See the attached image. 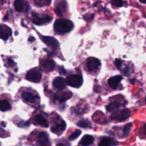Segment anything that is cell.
Returning <instances> with one entry per match:
<instances>
[{"label": "cell", "instance_id": "8", "mask_svg": "<svg viewBox=\"0 0 146 146\" xmlns=\"http://www.w3.org/2000/svg\"><path fill=\"white\" fill-rule=\"evenodd\" d=\"M42 39L46 44L52 48L54 50H56L59 46V42L58 40L52 36H43Z\"/></svg>", "mask_w": 146, "mask_h": 146}, {"label": "cell", "instance_id": "10", "mask_svg": "<svg viewBox=\"0 0 146 146\" xmlns=\"http://www.w3.org/2000/svg\"><path fill=\"white\" fill-rule=\"evenodd\" d=\"M67 82L66 80H65L62 77H56L55 78L52 82L53 86L59 90H62L64 89L66 87Z\"/></svg>", "mask_w": 146, "mask_h": 146}, {"label": "cell", "instance_id": "3", "mask_svg": "<svg viewBox=\"0 0 146 146\" xmlns=\"http://www.w3.org/2000/svg\"><path fill=\"white\" fill-rule=\"evenodd\" d=\"M26 78L27 80L30 82L39 83L42 79V73L38 68H34L28 71Z\"/></svg>", "mask_w": 146, "mask_h": 146}, {"label": "cell", "instance_id": "30", "mask_svg": "<svg viewBox=\"0 0 146 146\" xmlns=\"http://www.w3.org/2000/svg\"><path fill=\"white\" fill-rule=\"evenodd\" d=\"M58 71H59V72L60 74L64 75V74H66V71L65 70L64 67H62V66H59L58 67Z\"/></svg>", "mask_w": 146, "mask_h": 146}, {"label": "cell", "instance_id": "29", "mask_svg": "<svg viewBox=\"0 0 146 146\" xmlns=\"http://www.w3.org/2000/svg\"><path fill=\"white\" fill-rule=\"evenodd\" d=\"M121 63L122 61L119 59H115V60L113 62V63L115 64V66L117 68H120V67L121 66Z\"/></svg>", "mask_w": 146, "mask_h": 146}, {"label": "cell", "instance_id": "6", "mask_svg": "<svg viewBox=\"0 0 146 146\" xmlns=\"http://www.w3.org/2000/svg\"><path fill=\"white\" fill-rule=\"evenodd\" d=\"M14 6L15 10L19 12H26L30 9L29 3L26 1H15L14 2Z\"/></svg>", "mask_w": 146, "mask_h": 146}, {"label": "cell", "instance_id": "33", "mask_svg": "<svg viewBox=\"0 0 146 146\" xmlns=\"http://www.w3.org/2000/svg\"><path fill=\"white\" fill-rule=\"evenodd\" d=\"M100 91V87L99 86H95L94 87V91L96 92H99Z\"/></svg>", "mask_w": 146, "mask_h": 146}, {"label": "cell", "instance_id": "36", "mask_svg": "<svg viewBox=\"0 0 146 146\" xmlns=\"http://www.w3.org/2000/svg\"><path fill=\"white\" fill-rule=\"evenodd\" d=\"M140 1V2H141V3H146V1H141V0H140L139 1Z\"/></svg>", "mask_w": 146, "mask_h": 146}, {"label": "cell", "instance_id": "31", "mask_svg": "<svg viewBox=\"0 0 146 146\" xmlns=\"http://www.w3.org/2000/svg\"><path fill=\"white\" fill-rule=\"evenodd\" d=\"M7 64L10 67H13L15 64L14 62L11 58H7Z\"/></svg>", "mask_w": 146, "mask_h": 146}, {"label": "cell", "instance_id": "27", "mask_svg": "<svg viewBox=\"0 0 146 146\" xmlns=\"http://www.w3.org/2000/svg\"><path fill=\"white\" fill-rule=\"evenodd\" d=\"M94 14H86V15H84L83 16L84 19L86 21H87V22H90V21H91V20H92L93 18H94Z\"/></svg>", "mask_w": 146, "mask_h": 146}, {"label": "cell", "instance_id": "1", "mask_svg": "<svg viewBox=\"0 0 146 146\" xmlns=\"http://www.w3.org/2000/svg\"><path fill=\"white\" fill-rule=\"evenodd\" d=\"M74 28V23L70 20L59 18L55 21L54 29L55 32L59 35L67 34L71 31Z\"/></svg>", "mask_w": 146, "mask_h": 146}, {"label": "cell", "instance_id": "23", "mask_svg": "<svg viewBox=\"0 0 146 146\" xmlns=\"http://www.w3.org/2000/svg\"><path fill=\"white\" fill-rule=\"evenodd\" d=\"M77 125L81 128H86L90 125V123L87 119H82L77 123Z\"/></svg>", "mask_w": 146, "mask_h": 146}, {"label": "cell", "instance_id": "7", "mask_svg": "<svg viewBox=\"0 0 146 146\" xmlns=\"http://www.w3.org/2000/svg\"><path fill=\"white\" fill-rule=\"evenodd\" d=\"M101 65L100 61L94 57H91L87 59L86 62V66L88 71H94L98 69Z\"/></svg>", "mask_w": 146, "mask_h": 146}, {"label": "cell", "instance_id": "17", "mask_svg": "<svg viewBox=\"0 0 146 146\" xmlns=\"http://www.w3.org/2000/svg\"><path fill=\"white\" fill-rule=\"evenodd\" d=\"M94 140V138L92 136L90 135H86L82 138L80 141V144L83 146H88L92 144Z\"/></svg>", "mask_w": 146, "mask_h": 146}, {"label": "cell", "instance_id": "25", "mask_svg": "<svg viewBox=\"0 0 146 146\" xmlns=\"http://www.w3.org/2000/svg\"><path fill=\"white\" fill-rule=\"evenodd\" d=\"M132 126V124L131 123H129L124 126L123 128V135L124 136H127L129 135L131 130Z\"/></svg>", "mask_w": 146, "mask_h": 146}, {"label": "cell", "instance_id": "5", "mask_svg": "<svg viewBox=\"0 0 146 146\" xmlns=\"http://www.w3.org/2000/svg\"><path fill=\"white\" fill-rule=\"evenodd\" d=\"M131 115V111L128 109L125 108L121 110L120 112H117L111 115V118L112 119L117 120L119 121H124L127 119Z\"/></svg>", "mask_w": 146, "mask_h": 146}, {"label": "cell", "instance_id": "26", "mask_svg": "<svg viewBox=\"0 0 146 146\" xmlns=\"http://www.w3.org/2000/svg\"><path fill=\"white\" fill-rule=\"evenodd\" d=\"M82 131L80 129H76L75 130V131L74 132H73L68 137V139L71 140H74L76 138H77L78 137H79L80 136V135L81 134Z\"/></svg>", "mask_w": 146, "mask_h": 146}, {"label": "cell", "instance_id": "15", "mask_svg": "<svg viewBox=\"0 0 146 146\" xmlns=\"http://www.w3.org/2000/svg\"><path fill=\"white\" fill-rule=\"evenodd\" d=\"M66 2L61 1L58 3V4H56L55 7L54 9V11L56 14L57 15L62 17L64 11L66 10Z\"/></svg>", "mask_w": 146, "mask_h": 146}, {"label": "cell", "instance_id": "11", "mask_svg": "<svg viewBox=\"0 0 146 146\" xmlns=\"http://www.w3.org/2000/svg\"><path fill=\"white\" fill-rule=\"evenodd\" d=\"M123 79V77L121 75H115L112 76L108 80V86L112 89L116 90L121 80Z\"/></svg>", "mask_w": 146, "mask_h": 146}, {"label": "cell", "instance_id": "37", "mask_svg": "<svg viewBox=\"0 0 146 146\" xmlns=\"http://www.w3.org/2000/svg\"><path fill=\"white\" fill-rule=\"evenodd\" d=\"M7 16H8V15H7V14H6V17H4V20H7Z\"/></svg>", "mask_w": 146, "mask_h": 146}, {"label": "cell", "instance_id": "24", "mask_svg": "<svg viewBox=\"0 0 146 146\" xmlns=\"http://www.w3.org/2000/svg\"><path fill=\"white\" fill-rule=\"evenodd\" d=\"M34 3L38 6H48L51 1L48 0H36L34 1Z\"/></svg>", "mask_w": 146, "mask_h": 146}, {"label": "cell", "instance_id": "22", "mask_svg": "<svg viewBox=\"0 0 146 146\" xmlns=\"http://www.w3.org/2000/svg\"><path fill=\"white\" fill-rule=\"evenodd\" d=\"M112 142V139L109 137H104L100 142L98 146H110Z\"/></svg>", "mask_w": 146, "mask_h": 146}, {"label": "cell", "instance_id": "20", "mask_svg": "<svg viewBox=\"0 0 146 146\" xmlns=\"http://www.w3.org/2000/svg\"><path fill=\"white\" fill-rule=\"evenodd\" d=\"M120 107V104L117 102H113L106 106V110L108 112H113L116 111Z\"/></svg>", "mask_w": 146, "mask_h": 146}, {"label": "cell", "instance_id": "21", "mask_svg": "<svg viewBox=\"0 0 146 146\" xmlns=\"http://www.w3.org/2000/svg\"><path fill=\"white\" fill-rule=\"evenodd\" d=\"M10 103L6 100H2L0 102V110L2 111H6L11 110Z\"/></svg>", "mask_w": 146, "mask_h": 146}, {"label": "cell", "instance_id": "16", "mask_svg": "<svg viewBox=\"0 0 146 146\" xmlns=\"http://www.w3.org/2000/svg\"><path fill=\"white\" fill-rule=\"evenodd\" d=\"M42 66L43 68L47 71H52L54 70L55 67V62L51 59L44 60L43 62Z\"/></svg>", "mask_w": 146, "mask_h": 146}, {"label": "cell", "instance_id": "4", "mask_svg": "<svg viewBox=\"0 0 146 146\" xmlns=\"http://www.w3.org/2000/svg\"><path fill=\"white\" fill-rule=\"evenodd\" d=\"M68 85L74 88H79L83 84V78L79 75L73 74L68 76L66 79Z\"/></svg>", "mask_w": 146, "mask_h": 146}, {"label": "cell", "instance_id": "9", "mask_svg": "<svg viewBox=\"0 0 146 146\" xmlns=\"http://www.w3.org/2000/svg\"><path fill=\"white\" fill-rule=\"evenodd\" d=\"M72 93L70 91L58 92L54 96V100H58L60 103L66 102L72 97Z\"/></svg>", "mask_w": 146, "mask_h": 146}, {"label": "cell", "instance_id": "14", "mask_svg": "<svg viewBox=\"0 0 146 146\" xmlns=\"http://www.w3.org/2000/svg\"><path fill=\"white\" fill-rule=\"evenodd\" d=\"M11 35V29L6 25H1L0 30V36L1 38L6 40L10 35Z\"/></svg>", "mask_w": 146, "mask_h": 146}, {"label": "cell", "instance_id": "28", "mask_svg": "<svg viewBox=\"0 0 146 146\" xmlns=\"http://www.w3.org/2000/svg\"><path fill=\"white\" fill-rule=\"evenodd\" d=\"M111 3L117 7H121L123 5V2L122 1H112Z\"/></svg>", "mask_w": 146, "mask_h": 146}, {"label": "cell", "instance_id": "32", "mask_svg": "<svg viewBox=\"0 0 146 146\" xmlns=\"http://www.w3.org/2000/svg\"><path fill=\"white\" fill-rule=\"evenodd\" d=\"M123 72L124 75L128 76V73H129V67H125L124 70L123 71Z\"/></svg>", "mask_w": 146, "mask_h": 146}, {"label": "cell", "instance_id": "13", "mask_svg": "<svg viewBox=\"0 0 146 146\" xmlns=\"http://www.w3.org/2000/svg\"><path fill=\"white\" fill-rule=\"evenodd\" d=\"M38 141L40 146H51L47 133L42 132L38 136Z\"/></svg>", "mask_w": 146, "mask_h": 146}, {"label": "cell", "instance_id": "35", "mask_svg": "<svg viewBox=\"0 0 146 146\" xmlns=\"http://www.w3.org/2000/svg\"><path fill=\"white\" fill-rule=\"evenodd\" d=\"M143 129H144V133H145V135H146V123L144 124V127H143Z\"/></svg>", "mask_w": 146, "mask_h": 146}, {"label": "cell", "instance_id": "34", "mask_svg": "<svg viewBox=\"0 0 146 146\" xmlns=\"http://www.w3.org/2000/svg\"><path fill=\"white\" fill-rule=\"evenodd\" d=\"M34 40H35V38H34L33 36H31V37H30V38H29V40L30 42H31V41Z\"/></svg>", "mask_w": 146, "mask_h": 146}, {"label": "cell", "instance_id": "2", "mask_svg": "<svg viewBox=\"0 0 146 146\" xmlns=\"http://www.w3.org/2000/svg\"><path fill=\"white\" fill-rule=\"evenodd\" d=\"M52 17L47 14H39L33 12L31 15L32 22L36 25H42L51 21Z\"/></svg>", "mask_w": 146, "mask_h": 146}, {"label": "cell", "instance_id": "19", "mask_svg": "<svg viewBox=\"0 0 146 146\" xmlns=\"http://www.w3.org/2000/svg\"><path fill=\"white\" fill-rule=\"evenodd\" d=\"M66 127V124L64 120H62L59 124L52 127L51 129V131L54 133H57L59 132H63L65 130Z\"/></svg>", "mask_w": 146, "mask_h": 146}, {"label": "cell", "instance_id": "12", "mask_svg": "<svg viewBox=\"0 0 146 146\" xmlns=\"http://www.w3.org/2000/svg\"><path fill=\"white\" fill-rule=\"evenodd\" d=\"M21 97L25 101L31 103H35L39 99V97L37 95L30 92H23L21 95Z\"/></svg>", "mask_w": 146, "mask_h": 146}, {"label": "cell", "instance_id": "38", "mask_svg": "<svg viewBox=\"0 0 146 146\" xmlns=\"http://www.w3.org/2000/svg\"><path fill=\"white\" fill-rule=\"evenodd\" d=\"M145 102H146V96H145Z\"/></svg>", "mask_w": 146, "mask_h": 146}, {"label": "cell", "instance_id": "18", "mask_svg": "<svg viewBox=\"0 0 146 146\" xmlns=\"http://www.w3.org/2000/svg\"><path fill=\"white\" fill-rule=\"evenodd\" d=\"M35 121L40 125L47 128L48 127V123L46 120V119L42 115H37L35 117Z\"/></svg>", "mask_w": 146, "mask_h": 146}]
</instances>
